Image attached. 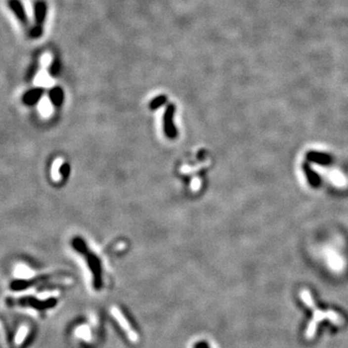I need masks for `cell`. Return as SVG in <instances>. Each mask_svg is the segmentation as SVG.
<instances>
[{
    "instance_id": "cell-1",
    "label": "cell",
    "mask_w": 348,
    "mask_h": 348,
    "mask_svg": "<svg viewBox=\"0 0 348 348\" xmlns=\"http://www.w3.org/2000/svg\"><path fill=\"white\" fill-rule=\"evenodd\" d=\"M300 298H301V300H303L304 304L306 306H308L309 308L312 309V312H313L312 320L309 322L308 327L305 331V337L307 339H311L315 335V330H316L317 324L323 320H328L337 326H342L345 323L344 317L341 314H339L338 312H336L334 310L322 311L318 307L316 308L314 301L311 297V293L308 290H306V289L302 290L300 292Z\"/></svg>"
},
{
    "instance_id": "cell-2",
    "label": "cell",
    "mask_w": 348,
    "mask_h": 348,
    "mask_svg": "<svg viewBox=\"0 0 348 348\" xmlns=\"http://www.w3.org/2000/svg\"><path fill=\"white\" fill-rule=\"evenodd\" d=\"M57 303L55 298H49L46 300H39L32 296H24L18 299H7V304L9 305H21V306H30L37 310H44L47 308L53 307Z\"/></svg>"
},
{
    "instance_id": "cell-3",
    "label": "cell",
    "mask_w": 348,
    "mask_h": 348,
    "mask_svg": "<svg viewBox=\"0 0 348 348\" xmlns=\"http://www.w3.org/2000/svg\"><path fill=\"white\" fill-rule=\"evenodd\" d=\"M87 259V265L93 275L94 279V287L96 289H100L102 287V264L100 259L94 253L89 250L84 255Z\"/></svg>"
},
{
    "instance_id": "cell-4",
    "label": "cell",
    "mask_w": 348,
    "mask_h": 348,
    "mask_svg": "<svg viewBox=\"0 0 348 348\" xmlns=\"http://www.w3.org/2000/svg\"><path fill=\"white\" fill-rule=\"evenodd\" d=\"M176 108L174 104H171L167 107L164 113L163 121H164V131L168 138L174 139L177 137L178 131L174 125V114Z\"/></svg>"
},
{
    "instance_id": "cell-5",
    "label": "cell",
    "mask_w": 348,
    "mask_h": 348,
    "mask_svg": "<svg viewBox=\"0 0 348 348\" xmlns=\"http://www.w3.org/2000/svg\"><path fill=\"white\" fill-rule=\"evenodd\" d=\"M52 277H54V275H42L30 280H14L10 283V289L13 291L25 290L29 287H32L33 285H37L38 283L51 280Z\"/></svg>"
},
{
    "instance_id": "cell-6",
    "label": "cell",
    "mask_w": 348,
    "mask_h": 348,
    "mask_svg": "<svg viewBox=\"0 0 348 348\" xmlns=\"http://www.w3.org/2000/svg\"><path fill=\"white\" fill-rule=\"evenodd\" d=\"M44 93V90L40 87L30 89L27 92H25L24 95L22 96V103L28 107L34 106L43 97Z\"/></svg>"
},
{
    "instance_id": "cell-7",
    "label": "cell",
    "mask_w": 348,
    "mask_h": 348,
    "mask_svg": "<svg viewBox=\"0 0 348 348\" xmlns=\"http://www.w3.org/2000/svg\"><path fill=\"white\" fill-rule=\"evenodd\" d=\"M8 4H9L10 9L13 11V13L15 14V16L21 22L22 25L27 26L28 19H27V15H26V12L24 10V7H23L22 2L20 0H9Z\"/></svg>"
},
{
    "instance_id": "cell-8",
    "label": "cell",
    "mask_w": 348,
    "mask_h": 348,
    "mask_svg": "<svg viewBox=\"0 0 348 348\" xmlns=\"http://www.w3.org/2000/svg\"><path fill=\"white\" fill-rule=\"evenodd\" d=\"M47 14V6L44 0H38L34 6V16H35V25L43 27L44 22L45 21Z\"/></svg>"
},
{
    "instance_id": "cell-9",
    "label": "cell",
    "mask_w": 348,
    "mask_h": 348,
    "mask_svg": "<svg viewBox=\"0 0 348 348\" xmlns=\"http://www.w3.org/2000/svg\"><path fill=\"white\" fill-rule=\"evenodd\" d=\"M48 97L51 104L56 108L61 107L64 103V91L61 87H55L51 88L48 92Z\"/></svg>"
},
{
    "instance_id": "cell-10",
    "label": "cell",
    "mask_w": 348,
    "mask_h": 348,
    "mask_svg": "<svg viewBox=\"0 0 348 348\" xmlns=\"http://www.w3.org/2000/svg\"><path fill=\"white\" fill-rule=\"evenodd\" d=\"M72 247L76 252H78L83 256L89 250L87 247V242L81 237H75L72 240Z\"/></svg>"
},
{
    "instance_id": "cell-11",
    "label": "cell",
    "mask_w": 348,
    "mask_h": 348,
    "mask_svg": "<svg viewBox=\"0 0 348 348\" xmlns=\"http://www.w3.org/2000/svg\"><path fill=\"white\" fill-rule=\"evenodd\" d=\"M168 101V97L166 95H159L157 97H155L152 99V101L149 104V108L151 110H157L160 109L161 107L165 106L166 103Z\"/></svg>"
},
{
    "instance_id": "cell-12",
    "label": "cell",
    "mask_w": 348,
    "mask_h": 348,
    "mask_svg": "<svg viewBox=\"0 0 348 348\" xmlns=\"http://www.w3.org/2000/svg\"><path fill=\"white\" fill-rule=\"evenodd\" d=\"M61 71V64L58 59H55L52 61L51 65L49 67V74L52 77H57Z\"/></svg>"
},
{
    "instance_id": "cell-13",
    "label": "cell",
    "mask_w": 348,
    "mask_h": 348,
    "mask_svg": "<svg viewBox=\"0 0 348 348\" xmlns=\"http://www.w3.org/2000/svg\"><path fill=\"white\" fill-rule=\"evenodd\" d=\"M59 174L61 175V177L67 180L69 175L71 174V166L68 163H64L60 168H59Z\"/></svg>"
},
{
    "instance_id": "cell-14",
    "label": "cell",
    "mask_w": 348,
    "mask_h": 348,
    "mask_svg": "<svg viewBox=\"0 0 348 348\" xmlns=\"http://www.w3.org/2000/svg\"><path fill=\"white\" fill-rule=\"evenodd\" d=\"M43 35V27H39L34 25L30 30V37L33 39L40 38Z\"/></svg>"
}]
</instances>
